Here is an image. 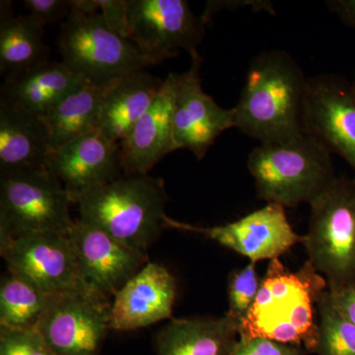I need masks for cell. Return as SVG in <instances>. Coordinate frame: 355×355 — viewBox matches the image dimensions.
<instances>
[{
  "label": "cell",
  "mask_w": 355,
  "mask_h": 355,
  "mask_svg": "<svg viewBox=\"0 0 355 355\" xmlns=\"http://www.w3.org/2000/svg\"><path fill=\"white\" fill-rule=\"evenodd\" d=\"M88 84L62 62H46L6 77L0 105L44 116L70 93Z\"/></svg>",
  "instance_id": "ac0fdd59"
},
{
  "label": "cell",
  "mask_w": 355,
  "mask_h": 355,
  "mask_svg": "<svg viewBox=\"0 0 355 355\" xmlns=\"http://www.w3.org/2000/svg\"><path fill=\"white\" fill-rule=\"evenodd\" d=\"M51 148L39 116L0 105V172L46 167Z\"/></svg>",
  "instance_id": "44dd1931"
},
{
  "label": "cell",
  "mask_w": 355,
  "mask_h": 355,
  "mask_svg": "<svg viewBox=\"0 0 355 355\" xmlns=\"http://www.w3.org/2000/svg\"><path fill=\"white\" fill-rule=\"evenodd\" d=\"M163 83L150 72L140 70L112 83L103 99L97 130L120 144L153 107Z\"/></svg>",
  "instance_id": "d6986e66"
},
{
  "label": "cell",
  "mask_w": 355,
  "mask_h": 355,
  "mask_svg": "<svg viewBox=\"0 0 355 355\" xmlns=\"http://www.w3.org/2000/svg\"><path fill=\"white\" fill-rule=\"evenodd\" d=\"M46 168L62 182L71 202L123 175L121 146L100 130L51 151Z\"/></svg>",
  "instance_id": "9a60e30c"
},
{
  "label": "cell",
  "mask_w": 355,
  "mask_h": 355,
  "mask_svg": "<svg viewBox=\"0 0 355 355\" xmlns=\"http://www.w3.org/2000/svg\"><path fill=\"white\" fill-rule=\"evenodd\" d=\"M178 73L164 79L157 99L120 142L125 174H148L168 154L176 150L173 132Z\"/></svg>",
  "instance_id": "e0dca14e"
},
{
  "label": "cell",
  "mask_w": 355,
  "mask_h": 355,
  "mask_svg": "<svg viewBox=\"0 0 355 355\" xmlns=\"http://www.w3.org/2000/svg\"><path fill=\"white\" fill-rule=\"evenodd\" d=\"M319 334L315 354L355 355V326L336 309L324 292L319 304Z\"/></svg>",
  "instance_id": "d4e9b609"
},
{
  "label": "cell",
  "mask_w": 355,
  "mask_h": 355,
  "mask_svg": "<svg viewBox=\"0 0 355 355\" xmlns=\"http://www.w3.org/2000/svg\"><path fill=\"white\" fill-rule=\"evenodd\" d=\"M51 294L8 272L0 286V328L36 329Z\"/></svg>",
  "instance_id": "cb8c5ba5"
},
{
  "label": "cell",
  "mask_w": 355,
  "mask_h": 355,
  "mask_svg": "<svg viewBox=\"0 0 355 355\" xmlns=\"http://www.w3.org/2000/svg\"><path fill=\"white\" fill-rule=\"evenodd\" d=\"M308 261L328 284V291L355 282V177H336L310 203Z\"/></svg>",
  "instance_id": "5b68a950"
},
{
  "label": "cell",
  "mask_w": 355,
  "mask_h": 355,
  "mask_svg": "<svg viewBox=\"0 0 355 355\" xmlns=\"http://www.w3.org/2000/svg\"><path fill=\"white\" fill-rule=\"evenodd\" d=\"M44 27L29 15L1 17L0 21V72L4 77L48 62Z\"/></svg>",
  "instance_id": "603a6c76"
},
{
  "label": "cell",
  "mask_w": 355,
  "mask_h": 355,
  "mask_svg": "<svg viewBox=\"0 0 355 355\" xmlns=\"http://www.w3.org/2000/svg\"><path fill=\"white\" fill-rule=\"evenodd\" d=\"M84 284L106 297L114 296L148 263L133 250L94 226L77 219L69 233Z\"/></svg>",
  "instance_id": "5bb4252c"
},
{
  "label": "cell",
  "mask_w": 355,
  "mask_h": 355,
  "mask_svg": "<svg viewBox=\"0 0 355 355\" xmlns=\"http://www.w3.org/2000/svg\"><path fill=\"white\" fill-rule=\"evenodd\" d=\"M352 88H354V93H355V73H354V80H352Z\"/></svg>",
  "instance_id": "e575fe53"
},
{
  "label": "cell",
  "mask_w": 355,
  "mask_h": 355,
  "mask_svg": "<svg viewBox=\"0 0 355 355\" xmlns=\"http://www.w3.org/2000/svg\"><path fill=\"white\" fill-rule=\"evenodd\" d=\"M0 355H57L36 329L0 328Z\"/></svg>",
  "instance_id": "4316f807"
},
{
  "label": "cell",
  "mask_w": 355,
  "mask_h": 355,
  "mask_svg": "<svg viewBox=\"0 0 355 355\" xmlns=\"http://www.w3.org/2000/svg\"><path fill=\"white\" fill-rule=\"evenodd\" d=\"M110 85L86 84L70 93L40 118L48 132L51 153L97 130L103 99Z\"/></svg>",
  "instance_id": "7402d4cb"
},
{
  "label": "cell",
  "mask_w": 355,
  "mask_h": 355,
  "mask_svg": "<svg viewBox=\"0 0 355 355\" xmlns=\"http://www.w3.org/2000/svg\"><path fill=\"white\" fill-rule=\"evenodd\" d=\"M166 228L198 233L257 263L279 259L303 242V236L298 235L289 223L286 209L275 203H266L238 220L212 227L191 225L167 217Z\"/></svg>",
  "instance_id": "30bf717a"
},
{
  "label": "cell",
  "mask_w": 355,
  "mask_h": 355,
  "mask_svg": "<svg viewBox=\"0 0 355 355\" xmlns=\"http://www.w3.org/2000/svg\"><path fill=\"white\" fill-rule=\"evenodd\" d=\"M128 39L155 65L197 53L205 24L186 0H127Z\"/></svg>",
  "instance_id": "9c48e42d"
},
{
  "label": "cell",
  "mask_w": 355,
  "mask_h": 355,
  "mask_svg": "<svg viewBox=\"0 0 355 355\" xmlns=\"http://www.w3.org/2000/svg\"><path fill=\"white\" fill-rule=\"evenodd\" d=\"M239 326L227 314L222 317L173 319L156 338L158 355H229Z\"/></svg>",
  "instance_id": "ffe728a7"
},
{
  "label": "cell",
  "mask_w": 355,
  "mask_h": 355,
  "mask_svg": "<svg viewBox=\"0 0 355 355\" xmlns=\"http://www.w3.org/2000/svg\"><path fill=\"white\" fill-rule=\"evenodd\" d=\"M304 349L263 338H238L229 355H306Z\"/></svg>",
  "instance_id": "83f0119b"
},
{
  "label": "cell",
  "mask_w": 355,
  "mask_h": 355,
  "mask_svg": "<svg viewBox=\"0 0 355 355\" xmlns=\"http://www.w3.org/2000/svg\"><path fill=\"white\" fill-rule=\"evenodd\" d=\"M252 8L254 11H266L270 14H275V8L270 1H261V0H239V1H207L205 11L200 16L205 24L207 25L210 19L224 9L234 11L237 9Z\"/></svg>",
  "instance_id": "4dcf8cb0"
},
{
  "label": "cell",
  "mask_w": 355,
  "mask_h": 355,
  "mask_svg": "<svg viewBox=\"0 0 355 355\" xmlns=\"http://www.w3.org/2000/svg\"><path fill=\"white\" fill-rule=\"evenodd\" d=\"M110 298L88 286L51 294L37 324L57 355H97L111 329Z\"/></svg>",
  "instance_id": "ba28073f"
},
{
  "label": "cell",
  "mask_w": 355,
  "mask_h": 355,
  "mask_svg": "<svg viewBox=\"0 0 355 355\" xmlns=\"http://www.w3.org/2000/svg\"><path fill=\"white\" fill-rule=\"evenodd\" d=\"M327 6L343 24L355 30V0H331Z\"/></svg>",
  "instance_id": "d6a6232c"
},
{
  "label": "cell",
  "mask_w": 355,
  "mask_h": 355,
  "mask_svg": "<svg viewBox=\"0 0 355 355\" xmlns=\"http://www.w3.org/2000/svg\"><path fill=\"white\" fill-rule=\"evenodd\" d=\"M167 191L160 178L125 174L79 198L81 221L147 254L166 229Z\"/></svg>",
  "instance_id": "3957f363"
},
{
  "label": "cell",
  "mask_w": 355,
  "mask_h": 355,
  "mask_svg": "<svg viewBox=\"0 0 355 355\" xmlns=\"http://www.w3.org/2000/svg\"><path fill=\"white\" fill-rule=\"evenodd\" d=\"M28 15L44 26L67 19L70 14L69 0H25Z\"/></svg>",
  "instance_id": "f1b7e54d"
},
{
  "label": "cell",
  "mask_w": 355,
  "mask_h": 355,
  "mask_svg": "<svg viewBox=\"0 0 355 355\" xmlns=\"http://www.w3.org/2000/svg\"><path fill=\"white\" fill-rule=\"evenodd\" d=\"M261 279L257 263L250 261L245 268L231 273L228 279L229 308L226 314L241 323L254 305L260 291Z\"/></svg>",
  "instance_id": "484cf974"
},
{
  "label": "cell",
  "mask_w": 355,
  "mask_h": 355,
  "mask_svg": "<svg viewBox=\"0 0 355 355\" xmlns=\"http://www.w3.org/2000/svg\"><path fill=\"white\" fill-rule=\"evenodd\" d=\"M70 14L91 15L99 12L97 0H69Z\"/></svg>",
  "instance_id": "836d02e7"
},
{
  "label": "cell",
  "mask_w": 355,
  "mask_h": 355,
  "mask_svg": "<svg viewBox=\"0 0 355 355\" xmlns=\"http://www.w3.org/2000/svg\"><path fill=\"white\" fill-rule=\"evenodd\" d=\"M99 13L110 29L128 39L127 0H97Z\"/></svg>",
  "instance_id": "f546056e"
},
{
  "label": "cell",
  "mask_w": 355,
  "mask_h": 355,
  "mask_svg": "<svg viewBox=\"0 0 355 355\" xmlns=\"http://www.w3.org/2000/svg\"><path fill=\"white\" fill-rule=\"evenodd\" d=\"M58 46L62 62L90 85H110L153 65L137 44L112 31L99 12L69 14Z\"/></svg>",
  "instance_id": "8992f818"
},
{
  "label": "cell",
  "mask_w": 355,
  "mask_h": 355,
  "mask_svg": "<svg viewBox=\"0 0 355 355\" xmlns=\"http://www.w3.org/2000/svg\"><path fill=\"white\" fill-rule=\"evenodd\" d=\"M303 128L331 154L340 156L355 177V93L352 83L336 74L308 79Z\"/></svg>",
  "instance_id": "7c38bea8"
},
{
  "label": "cell",
  "mask_w": 355,
  "mask_h": 355,
  "mask_svg": "<svg viewBox=\"0 0 355 355\" xmlns=\"http://www.w3.org/2000/svg\"><path fill=\"white\" fill-rule=\"evenodd\" d=\"M71 200L46 167L0 172V236L69 235Z\"/></svg>",
  "instance_id": "52a82bcc"
},
{
  "label": "cell",
  "mask_w": 355,
  "mask_h": 355,
  "mask_svg": "<svg viewBox=\"0 0 355 355\" xmlns=\"http://www.w3.org/2000/svg\"><path fill=\"white\" fill-rule=\"evenodd\" d=\"M247 166L258 198L286 209L310 205L336 178L331 151L307 133L261 144L250 153Z\"/></svg>",
  "instance_id": "277c9868"
},
{
  "label": "cell",
  "mask_w": 355,
  "mask_h": 355,
  "mask_svg": "<svg viewBox=\"0 0 355 355\" xmlns=\"http://www.w3.org/2000/svg\"><path fill=\"white\" fill-rule=\"evenodd\" d=\"M191 58L190 69L178 73L173 132L176 150L188 149L202 160L221 133L235 128V112L222 108L203 91L202 58L198 51Z\"/></svg>",
  "instance_id": "4fadbf2b"
},
{
  "label": "cell",
  "mask_w": 355,
  "mask_h": 355,
  "mask_svg": "<svg viewBox=\"0 0 355 355\" xmlns=\"http://www.w3.org/2000/svg\"><path fill=\"white\" fill-rule=\"evenodd\" d=\"M328 284L306 261L297 272L279 259L270 261L260 291L240 323L239 338H263L315 354L319 334L318 304Z\"/></svg>",
  "instance_id": "7a4b0ae2"
},
{
  "label": "cell",
  "mask_w": 355,
  "mask_h": 355,
  "mask_svg": "<svg viewBox=\"0 0 355 355\" xmlns=\"http://www.w3.org/2000/svg\"><path fill=\"white\" fill-rule=\"evenodd\" d=\"M176 296V280L167 268L147 263L114 294L112 330H137L169 319Z\"/></svg>",
  "instance_id": "2e32d148"
},
{
  "label": "cell",
  "mask_w": 355,
  "mask_h": 355,
  "mask_svg": "<svg viewBox=\"0 0 355 355\" xmlns=\"http://www.w3.org/2000/svg\"><path fill=\"white\" fill-rule=\"evenodd\" d=\"M0 252L8 272L24 277L48 293L87 286L81 279L67 235L0 236Z\"/></svg>",
  "instance_id": "8fae6325"
},
{
  "label": "cell",
  "mask_w": 355,
  "mask_h": 355,
  "mask_svg": "<svg viewBox=\"0 0 355 355\" xmlns=\"http://www.w3.org/2000/svg\"><path fill=\"white\" fill-rule=\"evenodd\" d=\"M308 79L286 51H261L252 60L235 112V128L261 144L284 142L304 132Z\"/></svg>",
  "instance_id": "6da1fadb"
},
{
  "label": "cell",
  "mask_w": 355,
  "mask_h": 355,
  "mask_svg": "<svg viewBox=\"0 0 355 355\" xmlns=\"http://www.w3.org/2000/svg\"><path fill=\"white\" fill-rule=\"evenodd\" d=\"M328 292L336 309L355 326V282Z\"/></svg>",
  "instance_id": "1f68e13d"
}]
</instances>
